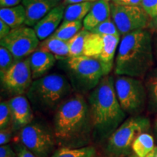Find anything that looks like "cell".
Wrapping results in <instances>:
<instances>
[{
    "label": "cell",
    "mask_w": 157,
    "mask_h": 157,
    "mask_svg": "<svg viewBox=\"0 0 157 157\" xmlns=\"http://www.w3.org/2000/svg\"><path fill=\"white\" fill-rule=\"evenodd\" d=\"M154 132H155V135H156V137L157 139V117L156 118V120H155V123H154Z\"/></svg>",
    "instance_id": "f35d334b"
},
{
    "label": "cell",
    "mask_w": 157,
    "mask_h": 157,
    "mask_svg": "<svg viewBox=\"0 0 157 157\" xmlns=\"http://www.w3.org/2000/svg\"><path fill=\"white\" fill-rule=\"evenodd\" d=\"M67 62L74 87L79 92L95 89L102 78L112 70V68L93 57H73L68 58Z\"/></svg>",
    "instance_id": "5b68a950"
},
{
    "label": "cell",
    "mask_w": 157,
    "mask_h": 157,
    "mask_svg": "<svg viewBox=\"0 0 157 157\" xmlns=\"http://www.w3.org/2000/svg\"><path fill=\"white\" fill-rule=\"evenodd\" d=\"M0 20L7 23L12 29L22 26L25 21V11L23 5L0 9Z\"/></svg>",
    "instance_id": "d6986e66"
},
{
    "label": "cell",
    "mask_w": 157,
    "mask_h": 157,
    "mask_svg": "<svg viewBox=\"0 0 157 157\" xmlns=\"http://www.w3.org/2000/svg\"><path fill=\"white\" fill-rule=\"evenodd\" d=\"M148 109L153 113H157V68L150 72L146 81Z\"/></svg>",
    "instance_id": "cb8c5ba5"
},
{
    "label": "cell",
    "mask_w": 157,
    "mask_h": 157,
    "mask_svg": "<svg viewBox=\"0 0 157 157\" xmlns=\"http://www.w3.org/2000/svg\"><path fill=\"white\" fill-rule=\"evenodd\" d=\"M90 31L86 30L84 28L79 31L68 42L69 48V58L77 56H83L84 47L87 38Z\"/></svg>",
    "instance_id": "d4e9b609"
},
{
    "label": "cell",
    "mask_w": 157,
    "mask_h": 157,
    "mask_svg": "<svg viewBox=\"0 0 157 157\" xmlns=\"http://www.w3.org/2000/svg\"><path fill=\"white\" fill-rule=\"evenodd\" d=\"M54 1L57 2H60V1H61V0H54Z\"/></svg>",
    "instance_id": "60d3db41"
},
{
    "label": "cell",
    "mask_w": 157,
    "mask_h": 157,
    "mask_svg": "<svg viewBox=\"0 0 157 157\" xmlns=\"http://www.w3.org/2000/svg\"><path fill=\"white\" fill-rule=\"evenodd\" d=\"M111 17L121 36L146 29L151 21L141 6H121L111 3Z\"/></svg>",
    "instance_id": "9c48e42d"
},
{
    "label": "cell",
    "mask_w": 157,
    "mask_h": 157,
    "mask_svg": "<svg viewBox=\"0 0 157 157\" xmlns=\"http://www.w3.org/2000/svg\"><path fill=\"white\" fill-rule=\"evenodd\" d=\"M121 35H102L103 48L97 59L107 66L113 68L116 51L120 43Z\"/></svg>",
    "instance_id": "ac0fdd59"
},
{
    "label": "cell",
    "mask_w": 157,
    "mask_h": 157,
    "mask_svg": "<svg viewBox=\"0 0 157 157\" xmlns=\"http://www.w3.org/2000/svg\"><path fill=\"white\" fill-rule=\"evenodd\" d=\"M39 44L34 29L23 25L12 29L7 36L0 39L1 47L7 49L16 61L28 58L37 50Z\"/></svg>",
    "instance_id": "30bf717a"
},
{
    "label": "cell",
    "mask_w": 157,
    "mask_h": 157,
    "mask_svg": "<svg viewBox=\"0 0 157 157\" xmlns=\"http://www.w3.org/2000/svg\"><path fill=\"white\" fill-rule=\"evenodd\" d=\"M92 127L88 103L81 94H74L59 105L53 119V132L59 145L79 148L88 142Z\"/></svg>",
    "instance_id": "6da1fadb"
},
{
    "label": "cell",
    "mask_w": 157,
    "mask_h": 157,
    "mask_svg": "<svg viewBox=\"0 0 157 157\" xmlns=\"http://www.w3.org/2000/svg\"><path fill=\"white\" fill-rule=\"evenodd\" d=\"M7 103L10 109L13 132H18L32 122L34 116L28 98L23 95L14 96Z\"/></svg>",
    "instance_id": "7c38bea8"
},
{
    "label": "cell",
    "mask_w": 157,
    "mask_h": 157,
    "mask_svg": "<svg viewBox=\"0 0 157 157\" xmlns=\"http://www.w3.org/2000/svg\"><path fill=\"white\" fill-rule=\"evenodd\" d=\"M94 137L98 140L109 137L126 118L115 91L112 76L102 78L88 98Z\"/></svg>",
    "instance_id": "7a4b0ae2"
},
{
    "label": "cell",
    "mask_w": 157,
    "mask_h": 157,
    "mask_svg": "<svg viewBox=\"0 0 157 157\" xmlns=\"http://www.w3.org/2000/svg\"><path fill=\"white\" fill-rule=\"evenodd\" d=\"M156 57H157V37L156 40Z\"/></svg>",
    "instance_id": "ab89813d"
},
{
    "label": "cell",
    "mask_w": 157,
    "mask_h": 157,
    "mask_svg": "<svg viewBox=\"0 0 157 157\" xmlns=\"http://www.w3.org/2000/svg\"><path fill=\"white\" fill-rule=\"evenodd\" d=\"M22 0H0V7L1 8H7L19 5Z\"/></svg>",
    "instance_id": "e575fe53"
},
{
    "label": "cell",
    "mask_w": 157,
    "mask_h": 157,
    "mask_svg": "<svg viewBox=\"0 0 157 157\" xmlns=\"http://www.w3.org/2000/svg\"><path fill=\"white\" fill-rule=\"evenodd\" d=\"M14 142L22 143L37 157H50L56 151L57 141L48 127L31 122L17 132Z\"/></svg>",
    "instance_id": "ba28073f"
},
{
    "label": "cell",
    "mask_w": 157,
    "mask_h": 157,
    "mask_svg": "<svg viewBox=\"0 0 157 157\" xmlns=\"http://www.w3.org/2000/svg\"><path fill=\"white\" fill-rule=\"evenodd\" d=\"M140 6L151 20L157 16V0H142Z\"/></svg>",
    "instance_id": "f1b7e54d"
},
{
    "label": "cell",
    "mask_w": 157,
    "mask_h": 157,
    "mask_svg": "<svg viewBox=\"0 0 157 157\" xmlns=\"http://www.w3.org/2000/svg\"><path fill=\"white\" fill-rule=\"evenodd\" d=\"M13 131L11 127L0 130V145L1 146L7 145V143L11 140L12 137H13Z\"/></svg>",
    "instance_id": "4dcf8cb0"
},
{
    "label": "cell",
    "mask_w": 157,
    "mask_h": 157,
    "mask_svg": "<svg viewBox=\"0 0 157 157\" xmlns=\"http://www.w3.org/2000/svg\"><path fill=\"white\" fill-rule=\"evenodd\" d=\"M128 157H139V156H136L135 154H133V155H129ZM143 157H157V146L155 147V148L150 153V154Z\"/></svg>",
    "instance_id": "74e56055"
},
{
    "label": "cell",
    "mask_w": 157,
    "mask_h": 157,
    "mask_svg": "<svg viewBox=\"0 0 157 157\" xmlns=\"http://www.w3.org/2000/svg\"><path fill=\"white\" fill-rule=\"evenodd\" d=\"M38 49L50 52L53 55L55 58L59 60L68 59L70 57L68 42H64L52 36L42 41L39 45Z\"/></svg>",
    "instance_id": "e0dca14e"
},
{
    "label": "cell",
    "mask_w": 157,
    "mask_h": 157,
    "mask_svg": "<svg viewBox=\"0 0 157 157\" xmlns=\"http://www.w3.org/2000/svg\"><path fill=\"white\" fill-rule=\"evenodd\" d=\"M112 3L121 6H140L142 0H111Z\"/></svg>",
    "instance_id": "d6a6232c"
},
{
    "label": "cell",
    "mask_w": 157,
    "mask_h": 157,
    "mask_svg": "<svg viewBox=\"0 0 157 157\" xmlns=\"http://www.w3.org/2000/svg\"><path fill=\"white\" fill-rule=\"evenodd\" d=\"M64 5L54 7L34 26V30L39 40L44 41L56 32L63 19Z\"/></svg>",
    "instance_id": "4fadbf2b"
},
{
    "label": "cell",
    "mask_w": 157,
    "mask_h": 157,
    "mask_svg": "<svg viewBox=\"0 0 157 157\" xmlns=\"http://www.w3.org/2000/svg\"><path fill=\"white\" fill-rule=\"evenodd\" d=\"M90 32L100 35H120L111 17L97 25Z\"/></svg>",
    "instance_id": "484cf974"
},
{
    "label": "cell",
    "mask_w": 157,
    "mask_h": 157,
    "mask_svg": "<svg viewBox=\"0 0 157 157\" xmlns=\"http://www.w3.org/2000/svg\"><path fill=\"white\" fill-rule=\"evenodd\" d=\"M54 0H22L25 11V25L34 27L50 10L58 6Z\"/></svg>",
    "instance_id": "5bb4252c"
},
{
    "label": "cell",
    "mask_w": 157,
    "mask_h": 157,
    "mask_svg": "<svg viewBox=\"0 0 157 157\" xmlns=\"http://www.w3.org/2000/svg\"><path fill=\"white\" fill-rule=\"evenodd\" d=\"M71 86L67 78L60 74H50L33 81L27 91V98L37 111H56L68 98Z\"/></svg>",
    "instance_id": "277c9868"
},
{
    "label": "cell",
    "mask_w": 157,
    "mask_h": 157,
    "mask_svg": "<svg viewBox=\"0 0 157 157\" xmlns=\"http://www.w3.org/2000/svg\"><path fill=\"white\" fill-rule=\"evenodd\" d=\"M155 148L154 139L151 135L142 133L135 139L132 146V152L139 157L146 156Z\"/></svg>",
    "instance_id": "44dd1931"
},
{
    "label": "cell",
    "mask_w": 157,
    "mask_h": 157,
    "mask_svg": "<svg viewBox=\"0 0 157 157\" xmlns=\"http://www.w3.org/2000/svg\"><path fill=\"white\" fill-rule=\"evenodd\" d=\"M115 91L121 109L126 113L137 116L145 109L146 88L137 78L119 76L114 81Z\"/></svg>",
    "instance_id": "52a82bcc"
},
{
    "label": "cell",
    "mask_w": 157,
    "mask_h": 157,
    "mask_svg": "<svg viewBox=\"0 0 157 157\" xmlns=\"http://www.w3.org/2000/svg\"><path fill=\"white\" fill-rule=\"evenodd\" d=\"M13 145H14L13 147H14V151L17 157H37L26 147L23 146L22 143L15 142Z\"/></svg>",
    "instance_id": "f546056e"
},
{
    "label": "cell",
    "mask_w": 157,
    "mask_h": 157,
    "mask_svg": "<svg viewBox=\"0 0 157 157\" xmlns=\"http://www.w3.org/2000/svg\"><path fill=\"white\" fill-rule=\"evenodd\" d=\"M82 26H83V21L62 22L56 32L51 36L64 42H68L78 31L82 30Z\"/></svg>",
    "instance_id": "7402d4cb"
},
{
    "label": "cell",
    "mask_w": 157,
    "mask_h": 157,
    "mask_svg": "<svg viewBox=\"0 0 157 157\" xmlns=\"http://www.w3.org/2000/svg\"><path fill=\"white\" fill-rule=\"evenodd\" d=\"M12 117L7 101L0 103V130L11 127Z\"/></svg>",
    "instance_id": "83f0119b"
},
{
    "label": "cell",
    "mask_w": 157,
    "mask_h": 157,
    "mask_svg": "<svg viewBox=\"0 0 157 157\" xmlns=\"http://www.w3.org/2000/svg\"><path fill=\"white\" fill-rule=\"evenodd\" d=\"M94 2L76 3L68 5L64 12L63 22L70 21H83L90 11Z\"/></svg>",
    "instance_id": "ffe728a7"
},
{
    "label": "cell",
    "mask_w": 157,
    "mask_h": 157,
    "mask_svg": "<svg viewBox=\"0 0 157 157\" xmlns=\"http://www.w3.org/2000/svg\"><path fill=\"white\" fill-rule=\"evenodd\" d=\"M11 30L12 29L7 23L0 20V39H2L7 36L10 33Z\"/></svg>",
    "instance_id": "836d02e7"
},
{
    "label": "cell",
    "mask_w": 157,
    "mask_h": 157,
    "mask_svg": "<svg viewBox=\"0 0 157 157\" xmlns=\"http://www.w3.org/2000/svg\"><path fill=\"white\" fill-rule=\"evenodd\" d=\"M148 118L137 115L127 119L109 137L106 151L116 157L131 155L133 143L139 135L150 129Z\"/></svg>",
    "instance_id": "8992f818"
},
{
    "label": "cell",
    "mask_w": 157,
    "mask_h": 157,
    "mask_svg": "<svg viewBox=\"0 0 157 157\" xmlns=\"http://www.w3.org/2000/svg\"><path fill=\"white\" fill-rule=\"evenodd\" d=\"M0 157H17L14 149L10 145H5L0 147Z\"/></svg>",
    "instance_id": "1f68e13d"
},
{
    "label": "cell",
    "mask_w": 157,
    "mask_h": 157,
    "mask_svg": "<svg viewBox=\"0 0 157 157\" xmlns=\"http://www.w3.org/2000/svg\"><path fill=\"white\" fill-rule=\"evenodd\" d=\"M111 17L109 0H99L94 2L90 11L83 20V28L90 31Z\"/></svg>",
    "instance_id": "9a60e30c"
},
{
    "label": "cell",
    "mask_w": 157,
    "mask_h": 157,
    "mask_svg": "<svg viewBox=\"0 0 157 157\" xmlns=\"http://www.w3.org/2000/svg\"><path fill=\"white\" fill-rule=\"evenodd\" d=\"M154 64L151 34L140 29L124 35L115 61V74L134 78L143 77Z\"/></svg>",
    "instance_id": "3957f363"
},
{
    "label": "cell",
    "mask_w": 157,
    "mask_h": 157,
    "mask_svg": "<svg viewBox=\"0 0 157 157\" xmlns=\"http://www.w3.org/2000/svg\"><path fill=\"white\" fill-rule=\"evenodd\" d=\"M16 62L14 56L4 47L0 48V75L4 74Z\"/></svg>",
    "instance_id": "4316f807"
},
{
    "label": "cell",
    "mask_w": 157,
    "mask_h": 157,
    "mask_svg": "<svg viewBox=\"0 0 157 157\" xmlns=\"http://www.w3.org/2000/svg\"><path fill=\"white\" fill-rule=\"evenodd\" d=\"M148 28L152 31H157V16L151 20Z\"/></svg>",
    "instance_id": "8d00e7d4"
},
{
    "label": "cell",
    "mask_w": 157,
    "mask_h": 157,
    "mask_svg": "<svg viewBox=\"0 0 157 157\" xmlns=\"http://www.w3.org/2000/svg\"><path fill=\"white\" fill-rule=\"evenodd\" d=\"M33 79H37L53 67L56 58L53 55L45 51L36 50L29 57Z\"/></svg>",
    "instance_id": "2e32d148"
},
{
    "label": "cell",
    "mask_w": 157,
    "mask_h": 157,
    "mask_svg": "<svg viewBox=\"0 0 157 157\" xmlns=\"http://www.w3.org/2000/svg\"><path fill=\"white\" fill-rule=\"evenodd\" d=\"M29 58L17 60L1 76L2 85L7 93L12 95L18 96L27 93L32 84Z\"/></svg>",
    "instance_id": "8fae6325"
},
{
    "label": "cell",
    "mask_w": 157,
    "mask_h": 157,
    "mask_svg": "<svg viewBox=\"0 0 157 157\" xmlns=\"http://www.w3.org/2000/svg\"><path fill=\"white\" fill-rule=\"evenodd\" d=\"M99 0H63V5H72L76 3H84V2H95Z\"/></svg>",
    "instance_id": "d590c367"
},
{
    "label": "cell",
    "mask_w": 157,
    "mask_h": 157,
    "mask_svg": "<svg viewBox=\"0 0 157 157\" xmlns=\"http://www.w3.org/2000/svg\"><path fill=\"white\" fill-rule=\"evenodd\" d=\"M95 149L93 146L71 148L63 146L56 150L50 157H94Z\"/></svg>",
    "instance_id": "603a6c76"
}]
</instances>
